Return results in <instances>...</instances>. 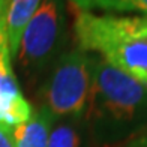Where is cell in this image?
<instances>
[{"instance_id":"obj_1","label":"cell","mask_w":147,"mask_h":147,"mask_svg":"<svg viewBox=\"0 0 147 147\" xmlns=\"http://www.w3.org/2000/svg\"><path fill=\"white\" fill-rule=\"evenodd\" d=\"M84 116L99 144L129 140L147 128V87L93 56V80Z\"/></svg>"},{"instance_id":"obj_2","label":"cell","mask_w":147,"mask_h":147,"mask_svg":"<svg viewBox=\"0 0 147 147\" xmlns=\"http://www.w3.org/2000/svg\"><path fill=\"white\" fill-rule=\"evenodd\" d=\"M78 50L95 51L116 69L147 87V15L93 14L75 9Z\"/></svg>"},{"instance_id":"obj_3","label":"cell","mask_w":147,"mask_h":147,"mask_svg":"<svg viewBox=\"0 0 147 147\" xmlns=\"http://www.w3.org/2000/svg\"><path fill=\"white\" fill-rule=\"evenodd\" d=\"M66 15L63 0H42L21 35L15 59L27 77H36L63 54Z\"/></svg>"},{"instance_id":"obj_4","label":"cell","mask_w":147,"mask_h":147,"mask_svg":"<svg viewBox=\"0 0 147 147\" xmlns=\"http://www.w3.org/2000/svg\"><path fill=\"white\" fill-rule=\"evenodd\" d=\"M93 80V56L83 50L63 53L42 87L44 107L56 119L84 117Z\"/></svg>"},{"instance_id":"obj_5","label":"cell","mask_w":147,"mask_h":147,"mask_svg":"<svg viewBox=\"0 0 147 147\" xmlns=\"http://www.w3.org/2000/svg\"><path fill=\"white\" fill-rule=\"evenodd\" d=\"M11 59L6 30L0 29V126L9 131L26 123L33 114L14 75Z\"/></svg>"},{"instance_id":"obj_6","label":"cell","mask_w":147,"mask_h":147,"mask_svg":"<svg viewBox=\"0 0 147 147\" xmlns=\"http://www.w3.org/2000/svg\"><path fill=\"white\" fill-rule=\"evenodd\" d=\"M56 117L47 108L41 107L26 123L12 129L14 147H48V138Z\"/></svg>"},{"instance_id":"obj_7","label":"cell","mask_w":147,"mask_h":147,"mask_svg":"<svg viewBox=\"0 0 147 147\" xmlns=\"http://www.w3.org/2000/svg\"><path fill=\"white\" fill-rule=\"evenodd\" d=\"M42 0H9L5 18V30L8 38L11 57L15 59L21 35L30 18L35 15Z\"/></svg>"},{"instance_id":"obj_8","label":"cell","mask_w":147,"mask_h":147,"mask_svg":"<svg viewBox=\"0 0 147 147\" xmlns=\"http://www.w3.org/2000/svg\"><path fill=\"white\" fill-rule=\"evenodd\" d=\"M83 117H63L50 132L48 147H81Z\"/></svg>"},{"instance_id":"obj_9","label":"cell","mask_w":147,"mask_h":147,"mask_svg":"<svg viewBox=\"0 0 147 147\" xmlns=\"http://www.w3.org/2000/svg\"><path fill=\"white\" fill-rule=\"evenodd\" d=\"M78 11L93 12L104 11L111 12H138L147 15V0H69Z\"/></svg>"},{"instance_id":"obj_10","label":"cell","mask_w":147,"mask_h":147,"mask_svg":"<svg viewBox=\"0 0 147 147\" xmlns=\"http://www.w3.org/2000/svg\"><path fill=\"white\" fill-rule=\"evenodd\" d=\"M125 147H147V128L137 134L135 137L129 138V141H126Z\"/></svg>"},{"instance_id":"obj_11","label":"cell","mask_w":147,"mask_h":147,"mask_svg":"<svg viewBox=\"0 0 147 147\" xmlns=\"http://www.w3.org/2000/svg\"><path fill=\"white\" fill-rule=\"evenodd\" d=\"M0 147H14L12 140V131L0 126Z\"/></svg>"},{"instance_id":"obj_12","label":"cell","mask_w":147,"mask_h":147,"mask_svg":"<svg viewBox=\"0 0 147 147\" xmlns=\"http://www.w3.org/2000/svg\"><path fill=\"white\" fill-rule=\"evenodd\" d=\"M8 5H9V0H0V29H5V18H6Z\"/></svg>"}]
</instances>
